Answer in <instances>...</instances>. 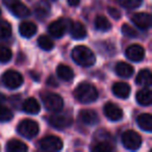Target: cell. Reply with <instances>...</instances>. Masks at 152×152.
I'll return each mask as SVG.
<instances>
[{
	"mask_svg": "<svg viewBox=\"0 0 152 152\" xmlns=\"http://www.w3.org/2000/svg\"><path fill=\"white\" fill-rule=\"evenodd\" d=\"M72 58L81 67H91L95 64L96 57L94 52L86 46H77L72 51Z\"/></svg>",
	"mask_w": 152,
	"mask_h": 152,
	"instance_id": "6da1fadb",
	"label": "cell"
},
{
	"mask_svg": "<svg viewBox=\"0 0 152 152\" xmlns=\"http://www.w3.org/2000/svg\"><path fill=\"white\" fill-rule=\"evenodd\" d=\"M74 96L81 103H92L97 100L98 91L91 83H83L75 89Z\"/></svg>",
	"mask_w": 152,
	"mask_h": 152,
	"instance_id": "7a4b0ae2",
	"label": "cell"
},
{
	"mask_svg": "<svg viewBox=\"0 0 152 152\" xmlns=\"http://www.w3.org/2000/svg\"><path fill=\"white\" fill-rule=\"evenodd\" d=\"M18 132L24 137L27 139H32L39 132V125L37 122L29 119L22 120L18 125Z\"/></svg>",
	"mask_w": 152,
	"mask_h": 152,
	"instance_id": "3957f363",
	"label": "cell"
},
{
	"mask_svg": "<svg viewBox=\"0 0 152 152\" xmlns=\"http://www.w3.org/2000/svg\"><path fill=\"white\" fill-rule=\"evenodd\" d=\"M23 81V76L14 70H9L2 75V83L9 89H18L22 86Z\"/></svg>",
	"mask_w": 152,
	"mask_h": 152,
	"instance_id": "277c9868",
	"label": "cell"
},
{
	"mask_svg": "<svg viewBox=\"0 0 152 152\" xmlns=\"http://www.w3.org/2000/svg\"><path fill=\"white\" fill-rule=\"evenodd\" d=\"M70 25H71V21L69 19L61 18V19H58L56 21H53L49 25L48 31L54 38H61L70 28Z\"/></svg>",
	"mask_w": 152,
	"mask_h": 152,
	"instance_id": "5b68a950",
	"label": "cell"
},
{
	"mask_svg": "<svg viewBox=\"0 0 152 152\" xmlns=\"http://www.w3.org/2000/svg\"><path fill=\"white\" fill-rule=\"evenodd\" d=\"M43 101H44L45 107L48 110L53 113H57L63 108L64 102L63 98L57 94L53 93H47L44 96H42Z\"/></svg>",
	"mask_w": 152,
	"mask_h": 152,
	"instance_id": "8992f818",
	"label": "cell"
},
{
	"mask_svg": "<svg viewBox=\"0 0 152 152\" xmlns=\"http://www.w3.org/2000/svg\"><path fill=\"white\" fill-rule=\"evenodd\" d=\"M4 4L18 18H26L30 15V11L20 0H3Z\"/></svg>",
	"mask_w": 152,
	"mask_h": 152,
	"instance_id": "52a82bcc",
	"label": "cell"
},
{
	"mask_svg": "<svg viewBox=\"0 0 152 152\" xmlns=\"http://www.w3.org/2000/svg\"><path fill=\"white\" fill-rule=\"evenodd\" d=\"M122 143L125 148L129 150H137L141 147L142 139L139 133L133 130H127L122 135Z\"/></svg>",
	"mask_w": 152,
	"mask_h": 152,
	"instance_id": "ba28073f",
	"label": "cell"
},
{
	"mask_svg": "<svg viewBox=\"0 0 152 152\" xmlns=\"http://www.w3.org/2000/svg\"><path fill=\"white\" fill-rule=\"evenodd\" d=\"M40 148L45 151H58L63 148V142L55 135H47L40 141Z\"/></svg>",
	"mask_w": 152,
	"mask_h": 152,
	"instance_id": "9c48e42d",
	"label": "cell"
},
{
	"mask_svg": "<svg viewBox=\"0 0 152 152\" xmlns=\"http://www.w3.org/2000/svg\"><path fill=\"white\" fill-rule=\"evenodd\" d=\"M48 123L56 129H65L72 124V119L71 117L67 116V115L57 114V115L49 116Z\"/></svg>",
	"mask_w": 152,
	"mask_h": 152,
	"instance_id": "30bf717a",
	"label": "cell"
},
{
	"mask_svg": "<svg viewBox=\"0 0 152 152\" xmlns=\"http://www.w3.org/2000/svg\"><path fill=\"white\" fill-rule=\"evenodd\" d=\"M126 57L129 61H141L145 56V49L141 46V45H131L126 49L125 52Z\"/></svg>",
	"mask_w": 152,
	"mask_h": 152,
	"instance_id": "8fae6325",
	"label": "cell"
},
{
	"mask_svg": "<svg viewBox=\"0 0 152 152\" xmlns=\"http://www.w3.org/2000/svg\"><path fill=\"white\" fill-rule=\"evenodd\" d=\"M104 115L112 121H119L123 118L122 110L112 102H108L104 105Z\"/></svg>",
	"mask_w": 152,
	"mask_h": 152,
	"instance_id": "7c38bea8",
	"label": "cell"
},
{
	"mask_svg": "<svg viewBox=\"0 0 152 152\" xmlns=\"http://www.w3.org/2000/svg\"><path fill=\"white\" fill-rule=\"evenodd\" d=\"M131 21L141 29H148L151 26V16L147 13H137L132 16Z\"/></svg>",
	"mask_w": 152,
	"mask_h": 152,
	"instance_id": "4fadbf2b",
	"label": "cell"
},
{
	"mask_svg": "<svg viewBox=\"0 0 152 152\" xmlns=\"http://www.w3.org/2000/svg\"><path fill=\"white\" fill-rule=\"evenodd\" d=\"M69 29L72 38L75 40H83L87 37V29L81 22H71Z\"/></svg>",
	"mask_w": 152,
	"mask_h": 152,
	"instance_id": "5bb4252c",
	"label": "cell"
},
{
	"mask_svg": "<svg viewBox=\"0 0 152 152\" xmlns=\"http://www.w3.org/2000/svg\"><path fill=\"white\" fill-rule=\"evenodd\" d=\"M79 119L83 123L88 125H95L99 122L97 113L91 110H83L79 113Z\"/></svg>",
	"mask_w": 152,
	"mask_h": 152,
	"instance_id": "9a60e30c",
	"label": "cell"
},
{
	"mask_svg": "<svg viewBox=\"0 0 152 152\" xmlns=\"http://www.w3.org/2000/svg\"><path fill=\"white\" fill-rule=\"evenodd\" d=\"M130 86L126 83H116L113 87V93L121 99H126L130 94Z\"/></svg>",
	"mask_w": 152,
	"mask_h": 152,
	"instance_id": "2e32d148",
	"label": "cell"
},
{
	"mask_svg": "<svg viewBox=\"0 0 152 152\" xmlns=\"http://www.w3.org/2000/svg\"><path fill=\"white\" fill-rule=\"evenodd\" d=\"M38 30L37 25L32 22H22L19 26V32L22 37L24 38H31L32 36H34Z\"/></svg>",
	"mask_w": 152,
	"mask_h": 152,
	"instance_id": "e0dca14e",
	"label": "cell"
},
{
	"mask_svg": "<svg viewBox=\"0 0 152 152\" xmlns=\"http://www.w3.org/2000/svg\"><path fill=\"white\" fill-rule=\"evenodd\" d=\"M56 73H57V76H58V78H61V80L64 81H69V80H72L74 77V72L69 66L67 65H59L56 69Z\"/></svg>",
	"mask_w": 152,
	"mask_h": 152,
	"instance_id": "ac0fdd59",
	"label": "cell"
},
{
	"mask_svg": "<svg viewBox=\"0 0 152 152\" xmlns=\"http://www.w3.org/2000/svg\"><path fill=\"white\" fill-rule=\"evenodd\" d=\"M116 73L120 77L123 78H128L133 74V68L130 65L124 61H120L116 65Z\"/></svg>",
	"mask_w": 152,
	"mask_h": 152,
	"instance_id": "d6986e66",
	"label": "cell"
},
{
	"mask_svg": "<svg viewBox=\"0 0 152 152\" xmlns=\"http://www.w3.org/2000/svg\"><path fill=\"white\" fill-rule=\"evenodd\" d=\"M34 13L40 20H45L50 14V5L45 1H40L34 7Z\"/></svg>",
	"mask_w": 152,
	"mask_h": 152,
	"instance_id": "ffe728a7",
	"label": "cell"
},
{
	"mask_svg": "<svg viewBox=\"0 0 152 152\" xmlns=\"http://www.w3.org/2000/svg\"><path fill=\"white\" fill-rule=\"evenodd\" d=\"M41 106L34 98H28L23 102V110L27 114L36 115L40 112Z\"/></svg>",
	"mask_w": 152,
	"mask_h": 152,
	"instance_id": "44dd1931",
	"label": "cell"
},
{
	"mask_svg": "<svg viewBox=\"0 0 152 152\" xmlns=\"http://www.w3.org/2000/svg\"><path fill=\"white\" fill-rule=\"evenodd\" d=\"M137 85L144 86V87H150L152 83V75L150 70H142L139 72L137 76V79H135Z\"/></svg>",
	"mask_w": 152,
	"mask_h": 152,
	"instance_id": "7402d4cb",
	"label": "cell"
},
{
	"mask_svg": "<svg viewBox=\"0 0 152 152\" xmlns=\"http://www.w3.org/2000/svg\"><path fill=\"white\" fill-rule=\"evenodd\" d=\"M137 125L143 130L151 132L152 130V117L150 114H142L137 117Z\"/></svg>",
	"mask_w": 152,
	"mask_h": 152,
	"instance_id": "603a6c76",
	"label": "cell"
},
{
	"mask_svg": "<svg viewBox=\"0 0 152 152\" xmlns=\"http://www.w3.org/2000/svg\"><path fill=\"white\" fill-rule=\"evenodd\" d=\"M137 101L139 102L141 105H144V106L150 105L152 102V94H151V92H150V90L144 89L137 92Z\"/></svg>",
	"mask_w": 152,
	"mask_h": 152,
	"instance_id": "cb8c5ba5",
	"label": "cell"
},
{
	"mask_svg": "<svg viewBox=\"0 0 152 152\" xmlns=\"http://www.w3.org/2000/svg\"><path fill=\"white\" fill-rule=\"evenodd\" d=\"M7 151L11 152H25L27 151V145L24 144L23 142L19 141V140H11L7 145Z\"/></svg>",
	"mask_w": 152,
	"mask_h": 152,
	"instance_id": "d4e9b609",
	"label": "cell"
},
{
	"mask_svg": "<svg viewBox=\"0 0 152 152\" xmlns=\"http://www.w3.org/2000/svg\"><path fill=\"white\" fill-rule=\"evenodd\" d=\"M95 27L97 30L100 31H108L112 28V24L108 21V19H106L103 16H98L95 19Z\"/></svg>",
	"mask_w": 152,
	"mask_h": 152,
	"instance_id": "484cf974",
	"label": "cell"
},
{
	"mask_svg": "<svg viewBox=\"0 0 152 152\" xmlns=\"http://www.w3.org/2000/svg\"><path fill=\"white\" fill-rule=\"evenodd\" d=\"M91 149L95 152H108V151H112V150L114 149V147H113V145L108 141H106V140H101V141L98 142L97 144L92 146Z\"/></svg>",
	"mask_w": 152,
	"mask_h": 152,
	"instance_id": "4316f807",
	"label": "cell"
},
{
	"mask_svg": "<svg viewBox=\"0 0 152 152\" xmlns=\"http://www.w3.org/2000/svg\"><path fill=\"white\" fill-rule=\"evenodd\" d=\"M38 44H39V46H40V48L45 51H50L51 49L54 47L53 41L47 36H41L40 38L38 39Z\"/></svg>",
	"mask_w": 152,
	"mask_h": 152,
	"instance_id": "83f0119b",
	"label": "cell"
},
{
	"mask_svg": "<svg viewBox=\"0 0 152 152\" xmlns=\"http://www.w3.org/2000/svg\"><path fill=\"white\" fill-rule=\"evenodd\" d=\"M12 34V26L7 21L0 20V40L7 39Z\"/></svg>",
	"mask_w": 152,
	"mask_h": 152,
	"instance_id": "f1b7e54d",
	"label": "cell"
},
{
	"mask_svg": "<svg viewBox=\"0 0 152 152\" xmlns=\"http://www.w3.org/2000/svg\"><path fill=\"white\" fill-rule=\"evenodd\" d=\"M13 119V112L4 105H0V122H9Z\"/></svg>",
	"mask_w": 152,
	"mask_h": 152,
	"instance_id": "f546056e",
	"label": "cell"
},
{
	"mask_svg": "<svg viewBox=\"0 0 152 152\" xmlns=\"http://www.w3.org/2000/svg\"><path fill=\"white\" fill-rule=\"evenodd\" d=\"M117 2L126 9H135L142 4L143 0H117Z\"/></svg>",
	"mask_w": 152,
	"mask_h": 152,
	"instance_id": "4dcf8cb0",
	"label": "cell"
},
{
	"mask_svg": "<svg viewBox=\"0 0 152 152\" xmlns=\"http://www.w3.org/2000/svg\"><path fill=\"white\" fill-rule=\"evenodd\" d=\"M13 53L10 48L5 46H0V63H7L11 61Z\"/></svg>",
	"mask_w": 152,
	"mask_h": 152,
	"instance_id": "1f68e13d",
	"label": "cell"
},
{
	"mask_svg": "<svg viewBox=\"0 0 152 152\" xmlns=\"http://www.w3.org/2000/svg\"><path fill=\"white\" fill-rule=\"evenodd\" d=\"M122 34L125 37H128V38H137V31L128 24H123L122 25Z\"/></svg>",
	"mask_w": 152,
	"mask_h": 152,
	"instance_id": "d6a6232c",
	"label": "cell"
},
{
	"mask_svg": "<svg viewBox=\"0 0 152 152\" xmlns=\"http://www.w3.org/2000/svg\"><path fill=\"white\" fill-rule=\"evenodd\" d=\"M107 11H108L110 16L114 18V19L118 20V19H120V18H121V13H120V11H119V10L115 9V7H108Z\"/></svg>",
	"mask_w": 152,
	"mask_h": 152,
	"instance_id": "836d02e7",
	"label": "cell"
},
{
	"mask_svg": "<svg viewBox=\"0 0 152 152\" xmlns=\"http://www.w3.org/2000/svg\"><path fill=\"white\" fill-rule=\"evenodd\" d=\"M47 83H48L50 87H57V83L54 80V78L53 77H49L48 81H47Z\"/></svg>",
	"mask_w": 152,
	"mask_h": 152,
	"instance_id": "e575fe53",
	"label": "cell"
},
{
	"mask_svg": "<svg viewBox=\"0 0 152 152\" xmlns=\"http://www.w3.org/2000/svg\"><path fill=\"white\" fill-rule=\"evenodd\" d=\"M79 2H80V0H68V3L71 7H77L79 4Z\"/></svg>",
	"mask_w": 152,
	"mask_h": 152,
	"instance_id": "d590c367",
	"label": "cell"
},
{
	"mask_svg": "<svg viewBox=\"0 0 152 152\" xmlns=\"http://www.w3.org/2000/svg\"><path fill=\"white\" fill-rule=\"evenodd\" d=\"M5 100V97L2 95V94H0V102H3Z\"/></svg>",
	"mask_w": 152,
	"mask_h": 152,
	"instance_id": "8d00e7d4",
	"label": "cell"
},
{
	"mask_svg": "<svg viewBox=\"0 0 152 152\" xmlns=\"http://www.w3.org/2000/svg\"><path fill=\"white\" fill-rule=\"evenodd\" d=\"M50 1H56V0H50Z\"/></svg>",
	"mask_w": 152,
	"mask_h": 152,
	"instance_id": "74e56055",
	"label": "cell"
},
{
	"mask_svg": "<svg viewBox=\"0 0 152 152\" xmlns=\"http://www.w3.org/2000/svg\"><path fill=\"white\" fill-rule=\"evenodd\" d=\"M0 16H1V11H0Z\"/></svg>",
	"mask_w": 152,
	"mask_h": 152,
	"instance_id": "f35d334b",
	"label": "cell"
}]
</instances>
